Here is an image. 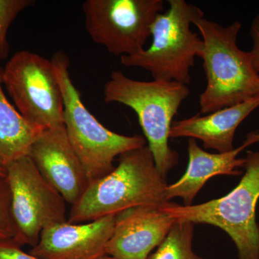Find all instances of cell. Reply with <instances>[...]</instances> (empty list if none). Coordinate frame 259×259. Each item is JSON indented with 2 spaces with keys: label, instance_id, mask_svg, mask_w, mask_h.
<instances>
[{
  "label": "cell",
  "instance_id": "obj_1",
  "mask_svg": "<svg viewBox=\"0 0 259 259\" xmlns=\"http://www.w3.org/2000/svg\"><path fill=\"white\" fill-rule=\"evenodd\" d=\"M167 186L147 145L127 151L110 174L89 184L67 221L91 222L140 206L161 207L168 202Z\"/></svg>",
  "mask_w": 259,
  "mask_h": 259
},
{
  "label": "cell",
  "instance_id": "obj_2",
  "mask_svg": "<svg viewBox=\"0 0 259 259\" xmlns=\"http://www.w3.org/2000/svg\"><path fill=\"white\" fill-rule=\"evenodd\" d=\"M193 25L203 40L199 57L203 60L207 79L199 95V113L207 115L258 95L259 74L253 69L251 56L237 44L241 23L223 26L203 17Z\"/></svg>",
  "mask_w": 259,
  "mask_h": 259
},
{
  "label": "cell",
  "instance_id": "obj_3",
  "mask_svg": "<svg viewBox=\"0 0 259 259\" xmlns=\"http://www.w3.org/2000/svg\"><path fill=\"white\" fill-rule=\"evenodd\" d=\"M190 94V88L182 83L139 81L120 71H112L104 85L105 102L122 104L137 115L156 168L165 180L180 161L178 153L168 144L173 119Z\"/></svg>",
  "mask_w": 259,
  "mask_h": 259
},
{
  "label": "cell",
  "instance_id": "obj_4",
  "mask_svg": "<svg viewBox=\"0 0 259 259\" xmlns=\"http://www.w3.org/2000/svg\"><path fill=\"white\" fill-rule=\"evenodd\" d=\"M64 100V125L70 144L82 163L89 183L106 176L115 168L120 155L146 146L144 136H124L110 131L83 105L79 90L73 83L69 61L63 52L51 59Z\"/></svg>",
  "mask_w": 259,
  "mask_h": 259
},
{
  "label": "cell",
  "instance_id": "obj_5",
  "mask_svg": "<svg viewBox=\"0 0 259 259\" xmlns=\"http://www.w3.org/2000/svg\"><path fill=\"white\" fill-rule=\"evenodd\" d=\"M245 160L239 184L224 197L197 205L168 202L161 209L178 221L218 227L236 245L238 259H259V151H247Z\"/></svg>",
  "mask_w": 259,
  "mask_h": 259
},
{
  "label": "cell",
  "instance_id": "obj_6",
  "mask_svg": "<svg viewBox=\"0 0 259 259\" xmlns=\"http://www.w3.org/2000/svg\"><path fill=\"white\" fill-rule=\"evenodd\" d=\"M169 8L158 14L151 27V47L134 55L121 56L126 67H137L151 73L154 80L175 81L188 85L194 59L203 49V40L191 25L204 13L185 0H168Z\"/></svg>",
  "mask_w": 259,
  "mask_h": 259
},
{
  "label": "cell",
  "instance_id": "obj_7",
  "mask_svg": "<svg viewBox=\"0 0 259 259\" xmlns=\"http://www.w3.org/2000/svg\"><path fill=\"white\" fill-rule=\"evenodd\" d=\"M11 198L13 241L35 246L42 232L67 222L66 201L44 180L31 158H19L5 168Z\"/></svg>",
  "mask_w": 259,
  "mask_h": 259
},
{
  "label": "cell",
  "instance_id": "obj_8",
  "mask_svg": "<svg viewBox=\"0 0 259 259\" xmlns=\"http://www.w3.org/2000/svg\"><path fill=\"white\" fill-rule=\"evenodd\" d=\"M3 84L24 118L45 130L64 124V100L52 61L15 53L3 68Z\"/></svg>",
  "mask_w": 259,
  "mask_h": 259
},
{
  "label": "cell",
  "instance_id": "obj_9",
  "mask_svg": "<svg viewBox=\"0 0 259 259\" xmlns=\"http://www.w3.org/2000/svg\"><path fill=\"white\" fill-rule=\"evenodd\" d=\"M163 9L162 0H87L82 5L92 40L120 57L144 50L151 25Z\"/></svg>",
  "mask_w": 259,
  "mask_h": 259
},
{
  "label": "cell",
  "instance_id": "obj_10",
  "mask_svg": "<svg viewBox=\"0 0 259 259\" xmlns=\"http://www.w3.org/2000/svg\"><path fill=\"white\" fill-rule=\"evenodd\" d=\"M28 156L44 180L71 205L90 184L64 124L44 130L32 145Z\"/></svg>",
  "mask_w": 259,
  "mask_h": 259
},
{
  "label": "cell",
  "instance_id": "obj_11",
  "mask_svg": "<svg viewBox=\"0 0 259 259\" xmlns=\"http://www.w3.org/2000/svg\"><path fill=\"white\" fill-rule=\"evenodd\" d=\"M176 221L161 207L140 206L122 211L115 214L105 253L115 259H146Z\"/></svg>",
  "mask_w": 259,
  "mask_h": 259
},
{
  "label": "cell",
  "instance_id": "obj_12",
  "mask_svg": "<svg viewBox=\"0 0 259 259\" xmlns=\"http://www.w3.org/2000/svg\"><path fill=\"white\" fill-rule=\"evenodd\" d=\"M115 214L91 222H65L46 228L29 253L40 259H97L105 253Z\"/></svg>",
  "mask_w": 259,
  "mask_h": 259
},
{
  "label": "cell",
  "instance_id": "obj_13",
  "mask_svg": "<svg viewBox=\"0 0 259 259\" xmlns=\"http://www.w3.org/2000/svg\"><path fill=\"white\" fill-rule=\"evenodd\" d=\"M259 143V129L247 135L243 144L227 153H211L202 149L196 140L189 139V162L187 171L180 180L167 186L166 199L169 202L175 197L182 199L184 205H192L196 196L206 182L219 175L241 176L244 168L245 158L238 155L245 148Z\"/></svg>",
  "mask_w": 259,
  "mask_h": 259
},
{
  "label": "cell",
  "instance_id": "obj_14",
  "mask_svg": "<svg viewBox=\"0 0 259 259\" xmlns=\"http://www.w3.org/2000/svg\"><path fill=\"white\" fill-rule=\"evenodd\" d=\"M259 107V95L247 101L206 115H197L173 121L169 138H190L203 143L205 149L227 153L234 149L233 141L238 126Z\"/></svg>",
  "mask_w": 259,
  "mask_h": 259
},
{
  "label": "cell",
  "instance_id": "obj_15",
  "mask_svg": "<svg viewBox=\"0 0 259 259\" xmlns=\"http://www.w3.org/2000/svg\"><path fill=\"white\" fill-rule=\"evenodd\" d=\"M3 68L0 66V166L6 168L28 156L30 148L44 130L25 120L3 91Z\"/></svg>",
  "mask_w": 259,
  "mask_h": 259
},
{
  "label": "cell",
  "instance_id": "obj_16",
  "mask_svg": "<svg viewBox=\"0 0 259 259\" xmlns=\"http://www.w3.org/2000/svg\"><path fill=\"white\" fill-rule=\"evenodd\" d=\"M194 226L188 221L177 220L156 251L146 259H204L192 248Z\"/></svg>",
  "mask_w": 259,
  "mask_h": 259
},
{
  "label": "cell",
  "instance_id": "obj_17",
  "mask_svg": "<svg viewBox=\"0 0 259 259\" xmlns=\"http://www.w3.org/2000/svg\"><path fill=\"white\" fill-rule=\"evenodd\" d=\"M33 3L32 0H0V59H6L9 54L8 32L10 25L22 11Z\"/></svg>",
  "mask_w": 259,
  "mask_h": 259
},
{
  "label": "cell",
  "instance_id": "obj_18",
  "mask_svg": "<svg viewBox=\"0 0 259 259\" xmlns=\"http://www.w3.org/2000/svg\"><path fill=\"white\" fill-rule=\"evenodd\" d=\"M13 238L11 216V198L9 186L5 177H0V241Z\"/></svg>",
  "mask_w": 259,
  "mask_h": 259
},
{
  "label": "cell",
  "instance_id": "obj_19",
  "mask_svg": "<svg viewBox=\"0 0 259 259\" xmlns=\"http://www.w3.org/2000/svg\"><path fill=\"white\" fill-rule=\"evenodd\" d=\"M0 259H40L26 253L13 240L0 241Z\"/></svg>",
  "mask_w": 259,
  "mask_h": 259
},
{
  "label": "cell",
  "instance_id": "obj_20",
  "mask_svg": "<svg viewBox=\"0 0 259 259\" xmlns=\"http://www.w3.org/2000/svg\"><path fill=\"white\" fill-rule=\"evenodd\" d=\"M250 35L253 40V48L250 51L253 69L259 74V13L250 25Z\"/></svg>",
  "mask_w": 259,
  "mask_h": 259
},
{
  "label": "cell",
  "instance_id": "obj_21",
  "mask_svg": "<svg viewBox=\"0 0 259 259\" xmlns=\"http://www.w3.org/2000/svg\"><path fill=\"white\" fill-rule=\"evenodd\" d=\"M0 177H6V171H5V168H2L1 166H0Z\"/></svg>",
  "mask_w": 259,
  "mask_h": 259
},
{
  "label": "cell",
  "instance_id": "obj_22",
  "mask_svg": "<svg viewBox=\"0 0 259 259\" xmlns=\"http://www.w3.org/2000/svg\"><path fill=\"white\" fill-rule=\"evenodd\" d=\"M97 259H115L114 258H112V257L110 256V255L105 254L104 255H102V256L100 257V258Z\"/></svg>",
  "mask_w": 259,
  "mask_h": 259
}]
</instances>
